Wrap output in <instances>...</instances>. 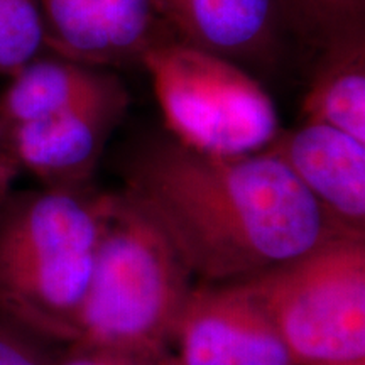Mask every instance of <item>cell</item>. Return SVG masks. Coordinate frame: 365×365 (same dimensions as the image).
<instances>
[{
    "label": "cell",
    "instance_id": "obj_11",
    "mask_svg": "<svg viewBox=\"0 0 365 365\" xmlns=\"http://www.w3.org/2000/svg\"><path fill=\"white\" fill-rule=\"evenodd\" d=\"M303 115L365 143V33L322 49L303 100Z\"/></svg>",
    "mask_w": 365,
    "mask_h": 365
},
{
    "label": "cell",
    "instance_id": "obj_8",
    "mask_svg": "<svg viewBox=\"0 0 365 365\" xmlns=\"http://www.w3.org/2000/svg\"><path fill=\"white\" fill-rule=\"evenodd\" d=\"M345 234L365 235V143L335 127L303 120L271 148Z\"/></svg>",
    "mask_w": 365,
    "mask_h": 365
},
{
    "label": "cell",
    "instance_id": "obj_18",
    "mask_svg": "<svg viewBox=\"0 0 365 365\" xmlns=\"http://www.w3.org/2000/svg\"><path fill=\"white\" fill-rule=\"evenodd\" d=\"M19 173V164L16 163L12 154L9 153L6 143L2 139V134H0V205L6 202L9 195L14 191V182H16Z\"/></svg>",
    "mask_w": 365,
    "mask_h": 365
},
{
    "label": "cell",
    "instance_id": "obj_12",
    "mask_svg": "<svg viewBox=\"0 0 365 365\" xmlns=\"http://www.w3.org/2000/svg\"><path fill=\"white\" fill-rule=\"evenodd\" d=\"M44 49L86 66H115L98 0H39Z\"/></svg>",
    "mask_w": 365,
    "mask_h": 365
},
{
    "label": "cell",
    "instance_id": "obj_13",
    "mask_svg": "<svg viewBox=\"0 0 365 365\" xmlns=\"http://www.w3.org/2000/svg\"><path fill=\"white\" fill-rule=\"evenodd\" d=\"M115 66L143 65L150 49L176 41L156 0H98Z\"/></svg>",
    "mask_w": 365,
    "mask_h": 365
},
{
    "label": "cell",
    "instance_id": "obj_9",
    "mask_svg": "<svg viewBox=\"0 0 365 365\" xmlns=\"http://www.w3.org/2000/svg\"><path fill=\"white\" fill-rule=\"evenodd\" d=\"M176 41L242 68L271 70L281 54L279 0H156Z\"/></svg>",
    "mask_w": 365,
    "mask_h": 365
},
{
    "label": "cell",
    "instance_id": "obj_2",
    "mask_svg": "<svg viewBox=\"0 0 365 365\" xmlns=\"http://www.w3.org/2000/svg\"><path fill=\"white\" fill-rule=\"evenodd\" d=\"M108 193L12 191L0 205V314L75 345Z\"/></svg>",
    "mask_w": 365,
    "mask_h": 365
},
{
    "label": "cell",
    "instance_id": "obj_1",
    "mask_svg": "<svg viewBox=\"0 0 365 365\" xmlns=\"http://www.w3.org/2000/svg\"><path fill=\"white\" fill-rule=\"evenodd\" d=\"M124 181L200 284L249 279L345 234L271 150L210 156L168 134L132 154Z\"/></svg>",
    "mask_w": 365,
    "mask_h": 365
},
{
    "label": "cell",
    "instance_id": "obj_4",
    "mask_svg": "<svg viewBox=\"0 0 365 365\" xmlns=\"http://www.w3.org/2000/svg\"><path fill=\"white\" fill-rule=\"evenodd\" d=\"M239 282L299 364L365 359V235H335Z\"/></svg>",
    "mask_w": 365,
    "mask_h": 365
},
{
    "label": "cell",
    "instance_id": "obj_6",
    "mask_svg": "<svg viewBox=\"0 0 365 365\" xmlns=\"http://www.w3.org/2000/svg\"><path fill=\"white\" fill-rule=\"evenodd\" d=\"M161 365H301L240 282L193 286Z\"/></svg>",
    "mask_w": 365,
    "mask_h": 365
},
{
    "label": "cell",
    "instance_id": "obj_15",
    "mask_svg": "<svg viewBox=\"0 0 365 365\" xmlns=\"http://www.w3.org/2000/svg\"><path fill=\"white\" fill-rule=\"evenodd\" d=\"M44 49L39 0H0V75L11 78Z\"/></svg>",
    "mask_w": 365,
    "mask_h": 365
},
{
    "label": "cell",
    "instance_id": "obj_3",
    "mask_svg": "<svg viewBox=\"0 0 365 365\" xmlns=\"http://www.w3.org/2000/svg\"><path fill=\"white\" fill-rule=\"evenodd\" d=\"M193 289L161 228L122 193H108L75 345L159 360Z\"/></svg>",
    "mask_w": 365,
    "mask_h": 365
},
{
    "label": "cell",
    "instance_id": "obj_7",
    "mask_svg": "<svg viewBox=\"0 0 365 365\" xmlns=\"http://www.w3.org/2000/svg\"><path fill=\"white\" fill-rule=\"evenodd\" d=\"M130 95L122 80L56 115L0 129L21 171L43 188L90 190L108 139L125 117Z\"/></svg>",
    "mask_w": 365,
    "mask_h": 365
},
{
    "label": "cell",
    "instance_id": "obj_5",
    "mask_svg": "<svg viewBox=\"0 0 365 365\" xmlns=\"http://www.w3.org/2000/svg\"><path fill=\"white\" fill-rule=\"evenodd\" d=\"M173 139L210 156L264 153L279 135L276 103L230 59L170 41L143 59Z\"/></svg>",
    "mask_w": 365,
    "mask_h": 365
},
{
    "label": "cell",
    "instance_id": "obj_10",
    "mask_svg": "<svg viewBox=\"0 0 365 365\" xmlns=\"http://www.w3.org/2000/svg\"><path fill=\"white\" fill-rule=\"evenodd\" d=\"M117 75L71 59L36 56L11 76L0 95V129L56 115L107 88Z\"/></svg>",
    "mask_w": 365,
    "mask_h": 365
},
{
    "label": "cell",
    "instance_id": "obj_16",
    "mask_svg": "<svg viewBox=\"0 0 365 365\" xmlns=\"http://www.w3.org/2000/svg\"><path fill=\"white\" fill-rule=\"evenodd\" d=\"M46 345L49 341L0 314V365H56Z\"/></svg>",
    "mask_w": 365,
    "mask_h": 365
},
{
    "label": "cell",
    "instance_id": "obj_14",
    "mask_svg": "<svg viewBox=\"0 0 365 365\" xmlns=\"http://www.w3.org/2000/svg\"><path fill=\"white\" fill-rule=\"evenodd\" d=\"M279 4L286 24L319 51L346 36L365 33V0H279Z\"/></svg>",
    "mask_w": 365,
    "mask_h": 365
},
{
    "label": "cell",
    "instance_id": "obj_17",
    "mask_svg": "<svg viewBox=\"0 0 365 365\" xmlns=\"http://www.w3.org/2000/svg\"><path fill=\"white\" fill-rule=\"evenodd\" d=\"M56 365H161L159 360L139 357L117 350L97 349V346H68V354Z\"/></svg>",
    "mask_w": 365,
    "mask_h": 365
},
{
    "label": "cell",
    "instance_id": "obj_19",
    "mask_svg": "<svg viewBox=\"0 0 365 365\" xmlns=\"http://www.w3.org/2000/svg\"><path fill=\"white\" fill-rule=\"evenodd\" d=\"M301 365H365V359L344 360V362H318V364H301Z\"/></svg>",
    "mask_w": 365,
    "mask_h": 365
}]
</instances>
